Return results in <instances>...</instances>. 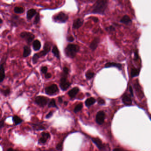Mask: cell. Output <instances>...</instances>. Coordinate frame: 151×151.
I'll use <instances>...</instances> for the list:
<instances>
[{
  "label": "cell",
  "instance_id": "cell-1",
  "mask_svg": "<svg viewBox=\"0 0 151 151\" xmlns=\"http://www.w3.org/2000/svg\"><path fill=\"white\" fill-rule=\"evenodd\" d=\"M108 7V2L105 0L96 1L92 8L91 13L98 14H104Z\"/></svg>",
  "mask_w": 151,
  "mask_h": 151
},
{
  "label": "cell",
  "instance_id": "cell-2",
  "mask_svg": "<svg viewBox=\"0 0 151 151\" xmlns=\"http://www.w3.org/2000/svg\"><path fill=\"white\" fill-rule=\"evenodd\" d=\"M79 50L80 47L79 45L74 44H69L65 49L64 52L67 57L73 59L75 57Z\"/></svg>",
  "mask_w": 151,
  "mask_h": 151
},
{
  "label": "cell",
  "instance_id": "cell-3",
  "mask_svg": "<svg viewBox=\"0 0 151 151\" xmlns=\"http://www.w3.org/2000/svg\"><path fill=\"white\" fill-rule=\"evenodd\" d=\"M67 74L62 73L61 74V79L60 80V86L62 91H66L68 89L71 85V83L67 80Z\"/></svg>",
  "mask_w": 151,
  "mask_h": 151
},
{
  "label": "cell",
  "instance_id": "cell-4",
  "mask_svg": "<svg viewBox=\"0 0 151 151\" xmlns=\"http://www.w3.org/2000/svg\"><path fill=\"white\" fill-rule=\"evenodd\" d=\"M68 15L63 12H60L58 14L56 15L53 18L54 21L60 23H64L67 22L68 19Z\"/></svg>",
  "mask_w": 151,
  "mask_h": 151
},
{
  "label": "cell",
  "instance_id": "cell-5",
  "mask_svg": "<svg viewBox=\"0 0 151 151\" xmlns=\"http://www.w3.org/2000/svg\"><path fill=\"white\" fill-rule=\"evenodd\" d=\"M59 92L58 86L56 84H53L51 86L46 87L45 89V92L47 95H55Z\"/></svg>",
  "mask_w": 151,
  "mask_h": 151
},
{
  "label": "cell",
  "instance_id": "cell-6",
  "mask_svg": "<svg viewBox=\"0 0 151 151\" xmlns=\"http://www.w3.org/2000/svg\"><path fill=\"white\" fill-rule=\"evenodd\" d=\"M20 36L23 39H24L28 44H30L33 40L35 38V36L31 32H24L20 33Z\"/></svg>",
  "mask_w": 151,
  "mask_h": 151
},
{
  "label": "cell",
  "instance_id": "cell-7",
  "mask_svg": "<svg viewBox=\"0 0 151 151\" xmlns=\"http://www.w3.org/2000/svg\"><path fill=\"white\" fill-rule=\"evenodd\" d=\"M49 99L44 96H39L36 97L35 102L40 107H44L48 103Z\"/></svg>",
  "mask_w": 151,
  "mask_h": 151
},
{
  "label": "cell",
  "instance_id": "cell-8",
  "mask_svg": "<svg viewBox=\"0 0 151 151\" xmlns=\"http://www.w3.org/2000/svg\"><path fill=\"white\" fill-rule=\"evenodd\" d=\"M52 46V44L50 42H47L44 44L43 48V51H41L40 53H38V55L39 57L44 56L48 54L51 50V47Z\"/></svg>",
  "mask_w": 151,
  "mask_h": 151
},
{
  "label": "cell",
  "instance_id": "cell-9",
  "mask_svg": "<svg viewBox=\"0 0 151 151\" xmlns=\"http://www.w3.org/2000/svg\"><path fill=\"white\" fill-rule=\"evenodd\" d=\"M105 113L102 111H99L96 116V121L98 125H102L104 122Z\"/></svg>",
  "mask_w": 151,
  "mask_h": 151
},
{
  "label": "cell",
  "instance_id": "cell-10",
  "mask_svg": "<svg viewBox=\"0 0 151 151\" xmlns=\"http://www.w3.org/2000/svg\"><path fill=\"white\" fill-rule=\"evenodd\" d=\"M92 141L94 143L97 148L101 150H105V147L101 140L98 138H91Z\"/></svg>",
  "mask_w": 151,
  "mask_h": 151
},
{
  "label": "cell",
  "instance_id": "cell-11",
  "mask_svg": "<svg viewBox=\"0 0 151 151\" xmlns=\"http://www.w3.org/2000/svg\"><path fill=\"white\" fill-rule=\"evenodd\" d=\"M84 20L83 19L78 18L74 21L73 23L72 27L74 29H79L83 25Z\"/></svg>",
  "mask_w": 151,
  "mask_h": 151
},
{
  "label": "cell",
  "instance_id": "cell-12",
  "mask_svg": "<svg viewBox=\"0 0 151 151\" xmlns=\"http://www.w3.org/2000/svg\"><path fill=\"white\" fill-rule=\"evenodd\" d=\"M122 102L126 106H130L132 103V101L129 95L125 94L122 97Z\"/></svg>",
  "mask_w": 151,
  "mask_h": 151
},
{
  "label": "cell",
  "instance_id": "cell-13",
  "mask_svg": "<svg viewBox=\"0 0 151 151\" xmlns=\"http://www.w3.org/2000/svg\"><path fill=\"white\" fill-rule=\"evenodd\" d=\"M100 42V39L98 37H96L92 41L90 45V48L93 51H94L97 48L99 43Z\"/></svg>",
  "mask_w": 151,
  "mask_h": 151
},
{
  "label": "cell",
  "instance_id": "cell-14",
  "mask_svg": "<svg viewBox=\"0 0 151 151\" xmlns=\"http://www.w3.org/2000/svg\"><path fill=\"white\" fill-rule=\"evenodd\" d=\"M111 67H115L120 70H122V65L114 62H109L106 63L105 66V68H109Z\"/></svg>",
  "mask_w": 151,
  "mask_h": 151
},
{
  "label": "cell",
  "instance_id": "cell-15",
  "mask_svg": "<svg viewBox=\"0 0 151 151\" xmlns=\"http://www.w3.org/2000/svg\"><path fill=\"white\" fill-rule=\"evenodd\" d=\"M50 138V135L48 133L43 132L42 133V137L39 140V143L44 144L46 142L47 140Z\"/></svg>",
  "mask_w": 151,
  "mask_h": 151
},
{
  "label": "cell",
  "instance_id": "cell-16",
  "mask_svg": "<svg viewBox=\"0 0 151 151\" xmlns=\"http://www.w3.org/2000/svg\"><path fill=\"white\" fill-rule=\"evenodd\" d=\"M79 89L78 87H74L72 89L69 91L68 92V95L71 98H73L76 97L77 94L79 93Z\"/></svg>",
  "mask_w": 151,
  "mask_h": 151
},
{
  "label": "cell",
  "instance_id": "cell-17",
  "mask_svg": "<svg viewBox=\"0 0 151 151\" xmlns=\"http://www.w3.org/2000/svg\"><path fill=\"white\" fill-rule=\"evenodd\" d=\"M20 22V19L18 16L13 15L11 18V25L14 27L18 26Z\"/></svg>",
  "mask_w": 151,
  "mask_h": 151
},
{
  "label": "cell",
  "instance_id": "cell-18",
  "mask_svg": "<svg viewBox=\"0 0 151 151\" xmlns=\"http://www.w3.org/2000/svg\"><path fill=\"white\" fill-rule=\"evenodd\" d=\"M36 13V10L35 9H31L28 10L27 12V18L28 20H31Z\"/></svg>",
  "mask_w": 151,
  "mask_h": 151
},
{
  "label": "cell",
  "instance_id": "cell-19",
  "mask_svg": "<svg viewBox=\"0 0 151 151\" xmlns=\"http://www.w3.org/2000/svg\"><path fill=\"white\" fill-rule=\"evenodd\" d=\"M4 63H2L0 67V83H2L4 80L5 74V70H4Z\"/></svg>",
  "mask_w": 151,
  "mask_h": 151
},
{
  "label": "cell",
  "instance_id": "cell-20",
  "mask_svg": "<svg viewBox=\"0 0 151 151\" xmlns=\"http://www.w3.org/2000/svg\"><path fill=\"white\" fill-rule=\"evenodd\" d=\"M31 49L28 46H25L24 47L23 54V56L25 58L27 57L31 54Z\"/></svg>",
  "mask_w": 151,
  "mask_h": 151
},
{
  "label": "cell",
  "instance_id": "cell-21",
  "mask_svg": "<svg viewBox=\"0 0 151 151\" xmlns=\"http://www.w3.org/2000/svg\"><path fill=\"white\" fill-rule=\"evenodd\" d=\"M32 47L35 51H39L41 47V44L39 40H36L32 43Z\"/></svg>",
  "mask_w": 151,
  "mask_h": 151
},
{
  "label": "cell",
  "instance_id": "cell-22",
  "mask_svg": "<svg viewBox=\"0 0 151 151\" xmlns=\"http://www.w3.org/2000/svg\"><path fill=\"white\" fill-rule=\"evenodd\" d=\"M120 22L125 25H129L131 24L132 21L129 16L127 15H125L120 20Z\"/></svg>",
  "mask_w": 151,
  "mask_h": 151
},
{
  "label": "cell",
  "instance_id": "cell-23",
  "mask_svg": "<svg viewBox=\"0 0 151 151\" xmlns=\"http://www.w3.org/2000/svg\"><path fill=\"white\" fill-rule=\"evenodd\" d=\"M96 102V100L94 97H90L87 99L85 101V105L87 107L91 106L92 105L94 104Z\"/></svg>",
  "mask_w": 151,
  "mask_h": 151
},
{
  "label": "cell",
  "instance_id": "cell-24",
  "mask_svg": "<svg viewBox=\"0 0 151 151\" xmlns=\"http://www.w3.org/2000/svg\"><path fill=\"white\" fill-rule=\"evenodd\" d=\"M52 53L57 58L60 60V51L59 50L58 48L56 45H54V46L53 47V49H52Z\"/></svg>",
  "mask_w": 151,
  "mask_h": 151
},
{
  "label": "cell",
  "instance_id": "cell-25",
  "mask_svg": "<svg viewBox=\"0 0 151 151\" xmlns=\"http://www.w3.org/2000/svg\"><path fill=\"white\" fill-rule=\"evenodd\" d=\"M140 73V70L139 69L133 68L131 70V76L132 78L137 77L139 76Z\"/></svg>",
  "mask_w": 151,
  "mask_h": 151
},
{
  "label": "cell",
  "instance_id": "cell-26",
  "mask_svg": "<svg viewBox=\"0 0 151 151\" xmlns=\"http://www.w3.org/2000/svg\"><path fill=\"white\" fill-rule=\"evenodd\" d=\"M14 11L15 13H16V14H22L24 12V9L23 8L21 7L16 6V7H15Z\"/></svg>",
  "mask_w": 151,
  "mask_h": 151
},
{
  "label": "cell",
  "instance_id": "cell-27",
  "mask_svg": "<svg viewBox=\"0 0 151 151\" xmlns=\"http://www.w3.org/2000/svg\"><path fill=\"white\" fill-rule=\"evenodd\" d=\"M86 78L87 79H92L94 76H95V73L93 72L92 71H88L85 74Z\"/></svg>",
  "mask_w": 151,
  "mask_h": 151
},
{
  "label": "cell",
  "instance_id": "cell-28",
  "mask_svg": "<svg viewBox=\"0 0 151 151\" xmlns=\"http://www.w3.org/2000/svg\"><path fill=\"white\" fill-rule=\"evenodd\" d=\"M13 122H14V123L16 125H18V124L21 123L22 121V119L16 115L13 117Z\"/></svg>",
  "mask_w": 151,
  "mask_h": 151
},
{
  "label": "cell",
  "instance_id": "cell-29",
  "mask_svg": "<svg viewBox=\"0 0 151 151\" xmlns=\"http://www.w3.org/2000/svg\"><path fill=\"white\" fill-rule=\"evenodd\" d=\"M83 103H79V104H78V105L75 107L74 109V113H76L77 112H79V111H81L82 109H83Z\"/></svg>",
  "mask_w": 151,
  "mask_h": 151
},
{
  "label": "cell",
  "instance_id": "cell-30",
  "mask_svg": "<svg viewBox=\"0 0 151 151\" xmlns=\"http://www.w3.org/2000/svg\"><path fill=\"white\" fill-rule=\"evenodd\" d=\"M48 107H55L57 108L55 101L54 99H52L48 104Z\"/></svg>",
  "mask_w": 151,
  "mask_h": 151
},
{
  "label": "cell",
  "instance_id": "cell-31",
  "mask_svg": "<svg viewBox=\"0 0 151 151\" xmlns=\"http://www.w3.org/2000/svg\"><path fill=\"white\" fill-rule=\"evenodd\" d=\"M39 56L38 55V53H36L32 57V61L33 63L34 64H36V63L38 62V60L39 58Z\"/></svg>",
  "mask_w": 151,
  "mask_h": 151
},
{
  "label": "cell",
  "instance_id": "cell-32",
  "mask_svg": "<svg viewBox=\"0 0 151 151\" xmlns=\"http://www.w3.org/2000/svg\"><path fill=\"white\" fill-rule=\"evenodd\" d=\"M1 93L4 96H7L10 94V90L9 88H6V89H1Z\"/></svg>",
  "mask_w": 151,
  "mask_h": 151
},
{
  "label": "cell",
  "instance_id": "cell-33",
  "mask_svg": "<svg viewBox=\"0 0 151 151\" xmlns=\"http://www.w3.org/2000/svg\"><path fill=\"white\" fill-rule=\"evenodd\" d=\"M40 19V15L39 13H37L36 17H35V19H34V24H35V25L37 24L39 22Z\"/></svg>",
  "mask_w": 151,
  "mask_h": 151
},
{
  "label": "cell",
  "instance_id": "cell-34",
  "mask_svg": "<svg viewBox=\"0 0 151 151\" xmlns=\"http://www.w3.org/2000/svg\"><path fill=\"white\" fill-rule=\"evenodd\" d=\"M48 70V67H46V66H44V67H42L41 68V72L43 74H45L47 73Z\"/></svg>",
  "mask_w": 151,
  "mask_h": 151
},
{
  "label": "cell",
  "instance_id": "cell-35",
  "mask_svg": "<svg viewBox=\"0 0 151 151\" xmlns=\"http://www.w3.org/2000/svg\"><path fill=\"white\" fill-rule=\"evenodd\" d=\"M97 102L100 105H103L105 104V100L100 97H99L97 98Z\"/></svg>",
  "mask_w": 151,
  "mask_h": 151
},
{
  "label": "cell",
  "instance_id": "cell-36",
  "mask_svg": "<svg viewBox=\"0 0 151 151\" xmlns=\"http://www.w3.org/2000/svg\"><path fill=\"white\" fill-rule=\"evenodd\" d=\"M33 126L36 130H42V129H45V128L44 126H42V125H35Z\"/></svg>",
  "mask_w": 151,
  "mask_h": 151
},
{
  "label": "cell",
  "instance_id": "cell-37",
  "mask_svg": "<svg viewBox=\"0 0 151 151\" xmlns=\"http://www.w3.org/2000/svg\"><path fill=\"white\" fill-rule=\"evenodd\" d=\"M67 41H68L69 42H72L74 41V39L72 36L70 35V36H67Z\"/></svg>",
  "mask_w": 151,
  "mask_h": 151
},
{
  "label": "cell",
  "instance_id": "cell-38",
  "mask_svg": "<svg viewBox=\"0 0 151 151\" xmlns=\"http://www.w3.org/2000/svg\"><path fill=\"white\" fill-rule=\"evenodd\" d=\"M57 149L59 151H62V143H59L56 146Z\"/></svg>",
  "mask_w": 151,
  "mask_h": 151
},
{
  "label": "cell",
  "instance_id": "cell-39",
  "mask_svg": "<svg viewBox=\"0 0 151 151\" xmlns=\"http://www.w3.org/2000/svg\"><path fill=\"white\" fill-rule=\"evenodd\" d=\"M106 29L108 32H113V31H114L115 30V28L112 26H111L109 27L106 28Z\"/></svg>",
  "mask_w": 151,
  "mask_h": 151
},
{
  "label": "cell",
  "instance_id": "cell-40",
  "mask_svg": "<svg viewBox=\"0 0 151 151\" xmlns=\"http://www.w3.org/2000/svg\"><path fill=\"white\" fill-rule=\"evenodd\" d=\"M69 72V69L67 67H64L63 68V71H62V73H64L65 74H67L68 75Z\"/></svg>",
  "mask_w": 151,
  "mask_h": 151
},
{
  "label": "cell",
  "instance_id": "cell-41",
  "mask_svg": "<svg viewBox=\"0 0 151 151\" xmlns=\"http://www.w3.org/2000/svg\"><path fill=\"white\" fill-rule=\"evenodd\" d=\"M138 58H139V56H138L137 50H136L135 51V54H134V60H135V61H136V60H137Z\"/></svg>",
  "mask_w": 151,
  "mask_h": 151
},
{
  "label": "cell",
  "instance_id": "cell-42",
  "mask_svg": "<svg viewBox=\"0 0 151 151\" xmlns=\"http://www.w3.org/2000/svg\"><path fill=\"white\" fill-rule=\"evenodd\" d=\"M45 78L46 79H50V78H51L52 76H51V73H47V74H45Z\"/></svg>",
  "mask_w": 151,
  "mask_h": 151
},
{
  "label": "cell",
  "instance_id": "cell-43",
  "mask_svg": "<svg viewBox=\"0 0 151 151\" xmlns=\"http://www.w3.org/2000/svg\"><path fill=\"white\" fill-rule=\"evenodd\" d=\"M53 112L51 111V112H50L49 113H48V114L47 115L46 117V118H48H48H50L51 117L53 116Z\"/></svg>",
  "mask_w": 151,
  "mask_h": 151
},
{
  "label": "cell",
  "instance_id": "cell-44",
  "mask_svg": "<svg viewBox=\"0 0 151 151\" xmlns=\"http://www.w3.org/2000/svg\"><path fill=\"white\" fill-rule=\"evenodd\" d=\"M90 18L92 20L95 22L97 23L98 22L99 20L97 18H95V17H91V18Z\"/></svg>",
  "mask_w": 151,
  "mask_h": 151
},
{
  "label": "cell",
  "instance_id": "cell-45",
  "mask_svg": "<svg viewBox=\"0 0 151 151\" xmlns=\"http://www.w3.org/2000/svg\"><path fill=\"white\" fill-rule=\"evenodd\" d=\"M129 90L130 93V94H131V96H133V89H132V87L131 86H130L129 88Z\"/></svg>",
  "mask_w": 151,
  "mask_h": 151
},
{
  "label": "cell",
  "instance_id": "cell-46",
  "mask_svg": "<svg viewBox=\"0 0 151 151\" xmlns=\"http://www.w3.org/2000/svg\"><path fill=\"white\" fill-rule=\"evenodd\" d=\"M4 121H1V122H0V128H1V129L4 126Z\"/></svg>",
  "mask_w": 151,
  "mask_h": 151
},
{
  "label": "cell",
  "instance_id": "cell-47",
  "mask_svg": "<svg viewBox=\"0 0 151 151\" xmlns=\"http://www.w3.org/2000/svg\"><path fill=\"white\" fill-rule=\"evenodd\" d=\"M113 151H124L123 150H122L121 148H116L114 149L113 150Z\"/></svg>",
  "mask_w": 151,
  "mask_h": 151
},
{
  "label": "cell",
  "instance_id": "cell-48",
  "mask_svg": "<svg viewBox=\"0 0 151 151\" xmlns=\"http://www.w3.org/2000/svg\"><path fill=\"white\" fill-rule=\"evenodd\" d=\"M58 101L59 102H60V103H62V97H59Z\"/></svg>",
  "mask_w": 151,
  "mask_h": 151
},
{
  "label": "cell",
  "instance_id": "cell-49",
  "mask_svg": "<svg viewBox=\"0 0 151 151\" xmlns=\"http://www.w3.org/2000/svg\"><path fill=\"white\" fill-rule=\"evenodd\" d=\"M7 151H18L16 150L13 149L12 148H9L7 150Z\"/></svg>",
  "mask_w": 151,
  "mask_h": 151
},
{
  "label": "cell",
  "instance_id": "cell-50",
  "mask_svg": "<svg viewBox=\"0 0 151 151\" xmlns=\"http://www.w3.org/2000/svg\"><path fill=\"white\" fill-rule=\"evenodd\" d=\"M2 23H3V21L2 20V19L1 18V19H0V24H2Z\"/></svg>",
  "mask_w": 151,
  "mask_h": 151
},
{
  "label": "cell",
  "instance_id": "cell-51",
  "mask_svg": "<svg viewBox=\"0 0 151 151\" xmlns=\"http://www.w3.org/2000/svg\"><path fill=\"white\" fill-rule=\"evenodd\" d=\"M65 105H67V102H65Z\"/></svg>",
  "mask_w": 151,
  "mask_h": 151
},
{
  "label": "cell",
  "instance_id": "cell-52",
  "mask_svg": "<svg viewBox=\"0 0 151 151\" xmlns=\"http://www.w3.org/2000/svg\"><path fill=\"white\" fill-rule=\"evenodd\" d=\"M150 119H151V117H150Z\"/></svg>",
  "mask_w": 151,
  "mask_h": 151
}]
</instances>
